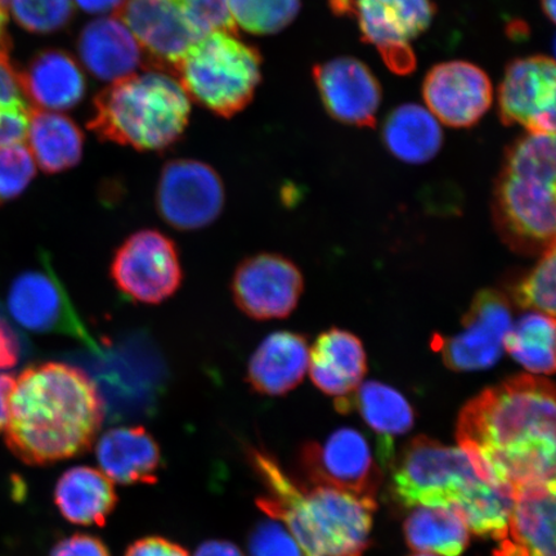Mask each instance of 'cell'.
Wrapping results in <instances>:
<instances>
[{
  "label": "cell",
  "instance_id": "1",
  "mask_svg": "<svg viewBox=\"0 0 556 556\" xmlns=\"http://www.w3.org/2000/svg\"><path fill=\"white\" fill-rule=\"evenodd\" d=\"M555 387L518 375L464 406L456 440L478 476L511 497L555 484Z\"/></svg>",
  "mask_w": 556,
  "mask_h": 556
},
{
  "label": "cell",
  "instance_id": "2",
  "mask_svg": "<svg viewBox=\"0 0 556 556\" xmlns=\"http://www.w3.org/2000/svg\"><path fill=\"white\" fill-rule=\"evenodd\" d=\"M103 417L99 388L85 371L62 363L34 365L13 388L5 443L21 462L45 467L86 454Z\"/></svg>",
  "mask_w": 556,
  "mask_h": 556
},
{
  "label": "cell",
  "instance_id": "3",
  "mask_svg": "<svg viewBox=\"0 0 556 556\" xmlns=\"http://www.w3.org/2000/svg\"><path fill=\"white\" fill-rule=\"evenodd\" d=\"M392 493L406 507L440 506L479 538L498 540L514 498L485 483L462 448L416 437L392 463Z\"/></svg>",
  "mask_w": 556,
  "mask_h": 556
},
{
  "label": "cell",
  "instance_id": "4",
  "mask_svg": "<svg viewBox=\"0 0 556 556\" xmlns=\"http://www.w3.org/2000/svg\"><path fill=\"white\" fill-rule=\"evenodd\" d=\"M260 481L266 496L256 505L282 521L307 556H364L377 504L331 486L304 489L278 464L264 469Z\"/></svg>",
  "mask_w": 556,
  "mask_h": 556
},
{
  "label": "cell",
  "instance_id": "5",
  "mask_svg": "<svg viewBox=\"0 0 556 556\" xmlns=\"http://www.w3.org/2000/svg\"><path fill=\"white\" fill-rule=\"evenodd\" d=\"M555 135L526 134L506 150L493 192V220L514 252L555 247Z\"/></svg>",
  "mask_w": 556,
  "mask_h": 556
},
{
  "label": "cell",
  "instance_id": "6",
  "mask_svg": "<svg viewBox=\"0 0 556 556\" xmlns=\"http://www.w3.org/2000/svg\"><path fill=\"white\" fill-rule=\"evenodd\" d=\"M190 114L189 96L177 79L159 72L136 73L96 97L88 128L104 142L160 151L184 136Z\"/></svg>",
  "mask_w": 556,
  "mask_h": 556
},
{
  "label": "cell",
  "instance_id": "7",
  "mask_svg": "<svg viewBox=\"0 0 556 556\" xmlns=\"http://www.w3.org/2000/svg\"><path fill=\"white\" fill-rule=\"evenodd\" d=\"M258 50L238 35L208 31L172 70L190 100L224 117L239 114L252 102L262 79Z\"/></svg>",
  "mask_w": 556,
  "mask_h": 556
},
{
  "label": "cell",
  "instance_id": "8",
  "mask_svg": "<svg viewBox=\"0 0 556 556\" xmlns=\"http://www.w3.org/2000/svg\"><path fill=\"white\" fill-rule=\"evenodd\" d=\"M330 4L339 15L357 20L364 40L377 48L392 72H413L412 41L432 24L435 9L430 0H330Z\"/></svg>",
  "mask_w": 556,
  "mask_h": 556
},
{
  "label": "cell",
  "instance_id": "9",
  "mask_svg": "<svg viewBox=\"0 0 556 556\" xmlns=\"http://www.w3.org/2000/svg\"><path fill=\"white\" fill-rule=\"evenodd\" d=\"M110 273L117 290L144 304L163 303L184 280L176 243L156 229L129 236L117 248Z\"/></svg>",
  "mask_w": 556,
  "mask_h": 556
},
{
  "label": "cell",
  "instance_id": "10",
  "mask_svg": "<svg viewBox=\"0 0 556 556\" xmlns=\"http://www.w3.org/2000/svg\"><path fill=\"white\" fill-rule=\"evenodd\" d=\"M462 326L454 337L435 336L433 350L441 353L444 365L452 371L486 370L503 357L505 339L513 326L511 305L497 290L479 291Z\"/></svg>",
  "mask_w": 556,
  "mask_h": 556
},
{
  "label": "cell",
  "instance_id": "11",
  "mask_svg": "<svg viewBox=\"0 0 556 556\" xmlns=\"http://www.w3.org/2000/svg\"><path fill=\"white\" fill-rule=\"evenodd\" d=\"M224 180L211 165L191 159L172 160L157 180L156 208L179 231H197L214 224L224 212Z\"/></svg>",
  "mask_w": 556,
  "mask_h": 556
},
{
  "label": "cell",
  "instance_id": "12",
  "mask_svg": "<svg viewBox=\"0 0 556 556\" xmlns=\"http://www.w3.org/2000/svg\"><path fill=\"white\" fill-rule=\"evenodd\" d=\"M299 463L313 485L331 486L377 504L381 471L365 437L357 430L339 429L323 444H305Z\"/></svg>",
  "mask_w": 556,
  "mask_h": 556
},
{
  "label": "cell",
  "instance_id": "13",
  "mask_svg": "<svg viewBox=\"0 0 556 556\" xmlns=\"http://www.w3.org/2000/svg\"><path fill=\"white\" fill-rule=\"evenodd\" d=\"M43 267L25 270L12 282L7 307L21 328L37 333H62L88 346L97 342L74 308L50 260L43 256Z\"/></svg>",
  "mask_w": 556,
  "mask_h": 556
},
{
  "label": "cell",
  "instance_id": "14",
  "mask_svg": "<svg viewBox=\"0 0 556 556\" xmlns=\"http://www.w3.org/2000/svg\"><path fill=\"white\" fill-rule=\"evenodd\" d=\"M239 309L258 321L287 318L295 311L304 290L296 264L280 254L262 253L243 260L231 283Z\"/></svg>",
  "mask_w": 556,
  "mask_h": 556
},
{
  "label": "cell",
  "instance_id": "15",
  "mask_svg": "<svg viewBox=\"0 0 556 556\" xmlns=\"http://www.w3.org/2000/svg\"><path fill=\"white\" fill-rule=\"evenodd\" d=\"M556 68L553 59L531 55L507 65L497 102L506 125L527 134L555 135Z\"/></svg>",
  "mask_w": 556,
  "mask_h": 556
},
{
  "label": "cell",
  "instance_id": "16",
  "mask_svg": "<svg viewBox=\"0 0 556 556\" xmlns=\"http://www.w3.org/2000/svg\"><path fill=\"white\" fill-rule=\"evenodd\" d=\"M422 97L438 122L452 128H469L490 110L493 89L481 67L467 61H450L430 70Z\"/></svg>",
  "mask_w": 556,
  "mask_h": 556
},
{
  "label": "cell",
  "instance_id": "17",
  "mask_svg": "<svg viewBox=\"0 0 556 556\" xmlns=\"http://www.w3.org/2000/svg\"><path fill=\"white\" fill-rule=\"evenodd\" d=\"M116 13L142 51L170 68L206 34L170 0H125Z\"/></svg>",
  "mask_w": 556,
  "mask_h": 556
},
{
  "label": "cell",
  "instance_id": "18",
  "mask_svg": "<svg viewBox=\"0 0 556 556\" xmlns=\"http://www.w3.org/2000/svg\"><path fill=\"white\" fill-rule=\"evenodd\" d=\"M319 97L340 123L374 127L381 103V87L363 61L339 58L313 70Z\"/></svg>",
  "mask_w": 556,
  "mask_h": 556
},
{
  "label": "cell",
  "instance_id": "19",
  "mask_svg": "<svg viewBox=\"0 0 556 556\" xmlns=\"http://www.w3.org/2000/svg\"><path fill=\"white\" fill-rule=\"evenodd\" d=\"M308 371L319 391L337 397L338 412L350 413L367 372L365 346L350 331H325L311 348Z\"/></svg>",
  "mask_w": 556,
  "mask_h": 556
},
{
  "label": "cell",
  "instance_id": "20",
  "mask_svg": "<svg viewBox=\"0 0 556 556\" xmlns=\"http://www.w3.org/2000/svg\"><path fill=\"white\" fill-rule=\"evenodd\" d=\"M493 556H555V484L517 493Z\"/></svg>",
  "mask_w": 556,
  "mask_h": 556
},
{
  "label": "cell",
  "instance_id": "21",
  "mask_svg": "<svg viewBox=\"0 0 556 556\" xmlns=\"http://www.w3.org/2000/svg\"><path fill=\"white\" fill-rule=\"evenodd\" d=\"M307 339L293 331L270 333L256 348L248 365V382L253 391L280 397L303 381L309 367Z\"/></svg>",
  "mask_w": 556,
  "mask_h": 556
},
{
  "label": "cell",
  "instance_id": "22",
  "mask_svg": "<svg viewBox=\"0 0 556 556\" xmlns=\"http://www.w3.org/2000/svg\"><path fill=\"white\" fill-rule=\"evenodd\" d=\"M104 476L121 484H155L163 457L155 438L143 427H122L104 433L96 447Z\"/></svg>",
  "mask_w": 556,
  "mask_h": 556
},
{
  "label": "cell",
  "instance_id": "23",
  "mask_svg": "<svg viewBox=\"0 0 556 556\" xmlns=\"http://www.w3.org/2000/svg\"><path fill=\"white\" fill-rule=\"evenodd\" d=\"M78 52L90 73L111 83L136 74L144 53L135 35L114 16L88 24L80 33Z\"/></svg>",
  "mask_w": 556,
  "mask_h": 556
},
{
  "label": "cell",
  "instance_id": "24",
  "mask_svg": "<svg viewBox=\"0 0 556 556\" xmlns=\"http://www.w3.org/2000/svg\"><path fill=\"white\" fill-rule=\"evenodd\" d=\"M21 76L34 109H73L86 94V79L80 66L72 55L62 51L38 54Z\"/></svg>",
  "mask_w": 556,
  "mask_h": 556
},
{
  "label": "cell",
  "instance_id": "25",
  "mask_svg": "<svg viewBox=\"0 0 556 556\" xmlns=\"http://www.w3.org/2000/svg\"><path fill=\"white\" fill-rule=\"evenodd\" d=\"M54 504L70 523L103 527L115 510L117 495L113 481L103 472L75 467L55 484Z\"/></svg>",
  "mask_w": 556,
  "mask_h": 556
},
{
  "label": "cell",
  "instance_id": "26",
  "mask_svg": "<svg viewBox=\"0 0 556 556\" xmlns=\"http://www.w3.org/2000/svg\"><path fill=\"white\" fill-rule=\"evenodd\" d=\"M35 164L47 174H58L80 163L85 135L70 117L53 111L34 109L27 129Z\"/></svg>",
  "mask_w": 556,
  "mask_h": 556
},
{
  "label": "cell",
  "instance_id": "27",
  "mask_svg": "<svg viewBox=\"0 0 556 556\" xmlns=\"http://www.w3.org/2000/svg\"><path fill=\"white\" fill-rule=\"evenodd\" d=\"M374 433L379 437V456L382 465L393 463V441L413 429L415 413L405 395L379 381L361 384L353 397V408Z\"/></svg>",
  "mask_w": 556,
  "mask_h": 556
},
{
  "label": "cell",
  "instance_id": "28",
  "mask_svg": "<svg viewBox=\"0 0 556 556\" xmlns=\"http://www.w3.org/2000/svg\"><path fill=\"white\" fill-rule=\"evenodd\" d=\"M382 141L391 154L407 164H426L442 149L441 123L427 108L402 104L387 117Z\"/></svg>",
  "mask_w": 556,
  "mask_h": 556
},
{
  "label": "cell",
  "instance_id": "29",
  "mask_svg": "<svg viewBox=\"0 0 556 556\" xmlns=\"http://www.w3.org/2000/svg\"><path fill=\"white\" fill-rule=\"evenodd\" d=\"M403 532L409 548L421 554L460 556L470 542L467 523L440 506H416L405 520Z\"/></svg>",
  "mask_w": 556,
  "mask_h": 556
},
{
  "label": "cell",
  "instance_id": "30",
  "mask_svg": "<svg viewBox=\"0 0 556 556\" xmlns=\"http://www.w3.org/2000/svg\"><path fill=\"white\" fill-rule=\"evenodd\" d=\"M505 351L536 375L555 371V317L532 312L513 324L505 339Z\"/></svg>",
  "mask_w": 556,
  "mask_h": 556
},
{
  "label": "cell",
  "instance_id": "31",
  "mask_svg": "<svg viewBox=\"0 0 556 556\" xmlns=\"http://www.w3.org/2000/svg\"><path fill=\"white\" fill-rule=\"evenodd\" d=\"M33 110L23 76L10 55H0V149L26 141Z\"/></svg>",
  "mask_w": 556,
  "mask_h": 556
},
{
  "label": "cell",
  "instance_id": "32",
  "mask_svg": "<svg viewBox=\"0 0 556 556\" xmlns=\"http://www.w3.org/2000/svg\"><path fill=\"white\" fill-rule=\"evenodd\" d=\"M227 5L236 26L256 35L287 29L301 11V0H227Z\"/></svg>",
  "mask_w": 556,
  "mask_h": 556
},
{
  "label": "cell",
  "instance_id": "33",
  "mask_svg": "<svg viewBox=\"0 0 556 556\" xmlns=\"http://www.w3.org/2000/svg\"><path fill=\"white\" fill-rule=\"evenodd\" d=\"M555 247L540 255L536 267L514 290L518 307L555 317Z\"/></svg>",
  "mask_w": 556,
  "mask_h": 556
},
{
  "label": "cell",
  "instance_id": "34",
  "mask_svg": "<svg viewBox=\"0 0 556 556\" xmlns=\"http://www.w3.org/2000/svg\"><path fill=\"white\" fill-rule=\"evenodd\" d=\"M9 12L23 29L51 34L70 23L74 0H9Z\"/></svg>",
  "mask_w": 556,
  "mask_h": 556
},
{
  "label": "cell",
  "instance_id": "35",
  "mask_svg": "<svg viewBox=\"0 0 556 556\" xmlns=\"http://www.w3.org/2000/svg\"><path fill=\"white\" fill-rule=\"evenodd\" d=\"M37 164L24 143L0 149V205L10 203L29 187Z\"/></svg>",
  "mask_w": 556,
  "mask_h": 556
},
{
  "label": "cell",
  "instance_id": "36",
  "mask_svg": "<svg viewBox=\"0 0 556 556\" xmlns=\"http://www.w3.org/2000/svg\"><path fill=\"white\" fill-rule=\"evenodd\" d=\"M249 556H307L282 521L261 520L249 538Z\"/></svg>",
  "mask_w": 556,
  "mask_h": 556
},
{
  "label": "cell",
  "instance_id": "37",
  "mask_svg": "<svg viewBox=\"0 0 556 556\" xmlns=\"http://www.w3.org/2000/svg\"><path fill=\"white\" fill-rule=\"evenodd\" d=\"M170 2L205 33L214 30L236 35L239 33V27L229 15L227 0H170Z\"/></svg>",
  "mask_w": 556,
  "mask_h": 556
},
{
  "label": "cell",
  "instance_id": "38",
  "mask_svg": "<svg viewBox=\"0 0 556 556\" xmlns=\"http://www.w3.org/2000/svg\"><path fill=\"white\" fill-rule=\"evenodd\" d=\"M50 556H111V554L99 538L76 533L58 542Z\"/></svg>",
  "mask_w": 556,
  "mask_h": 556
},
{
  "label": "cell",
  "instance_id": "39",
  "mask_svg": "<svg viewBox=\"0 0 556 556\" xmlns=\"http://www.w3.org/2000/svg\"><path fill=\"white\" fill-rule=\"evenodd\" d=\"M125 556H190L182 546L164 538L151 536L138 540L128 547Z\"/></svg>",
  "mask_w": 556,
  "mask_h": 556
},
{
  "label": "cell",
  "instance_id": "40",
  "mask_svg": "<svg viewBox=\"0 0 556 556\" xmlns=\"http://www.w3.org/2000/svg\"><path fill=\"white\" fill-rule=\"evenodd\" d=\"M21 356V344L17 332L13 330L9 319L0 309V370L15 367Z\"/></svg>",
  "mask_w": 556,
  "mask_h": 556
},
{
  "label": "cell",
  "instance_id": "41",
  "mask_svg": "<svg viewBox=\"0 0 556 556\" xmlns=\"http://www.w3.org/2000/svg\"><path fill=\"white\" fill-rule=\"evenodd\" d=\"M16 379L10 374L0 372V433L4 432L10 417V402Z\"/></svg>",
  "mask_w": 556,
  "mask_h": 556
},
{
  "label": "cell",
  "instance_id": "42",
  "mask_svg": "<svg viewBox=\"0 0 556 556\" xmlns=\"http://www.w3.org/2000/svg\"><path fill=\"white\" fill-rule=\"evenodd\" d=\"M194 556H243L240 548L232 542L211 540L201 544Z\"/></svg>",
  "mask_w": 556,
  "mask_h": 556
},
{
  "label": "cell",
  "instance_id": "43",
  "mask_svg": "<svg viewBox=\"0 0 556 556\" xmlns=\"http://www.w3.org/2000/svg\"><path fill=\"white\" fill-rule=\"evenodd\" d=\"M79 9L94 15H103L113 11H119L125 0H74Z\"/></svg>",
  "mask_w": 556,
  "mask_h": 556
},
{
  "label": "cell",
  "instance_id": "44",
  "mask_svg": "<svg viewBox=\"0 0 556 556\" xmlns=\"http://www.w3.org/2000/svg\"><path fill=\"white\" fill-rule=\"evenodd\" d=\"M9 0H0V55H10Z\"/></svg>",
  "mask_w": 556,
  "mask_h": 556
},
{
  "label": "cell",
  "instance_id": "45",
  "mask_svg": "<svg viewBox=\"0 0 556 556\" xmlns=\"http://www.w3.org/2000/svg\"><path fill=\"white\" fill-rule=\"evenodd\" d=\"M542 7H544V11L548 18L554 21L555 18V0H541Z\"/></svg>",
  "mask_w": 556,
  "mask_h": 556
},
{
  "label": "cell",
  "instance_id": "46",
  "mask_svg": "<svg viewBox=\"0 0 556 556\" xmlns=\"http://www.w3.org/2000/svg\"><path fill=\"white\" fill-rule=\"evenodd\" d=\"M414 556H435V555H432V554H420V555H414Z\"/></svg>",
  "mask_w": 556,
  "mask_h": 556
}]
</instances>
